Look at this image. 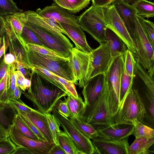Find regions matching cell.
Listing matches in <instances>:
<instances>
[{"label":"cell","mask_w":154,"mask_h":154,"mask_svg":"<svg viewBox=\"0 0 154 154\" xmlns=\"http://www.w3.org/2000/svg\"><path fill=\"white\" fill-rule=\"evenodd\" d=\"M58 81L64 87L67 91L76 99H78V94L74 84L71 81L66 80L57 75Z\"/></svg>","instance_id":"43"},{"label":"cell","mask_w":154,"mask_h":154,"mask_svg":"<svg viewBox=\"0 0 154 154\" xmlns=\"http://www.w3.org/2000/svg\"><path fill=\"white\" fill-rule=\"evenodd\" d=\"M132 123L134 125V128L131 135H133L135 138H154L153 128L145 125L137 119L133 121Z\"/></svg>","instance_id":"29"},{"label":"cell","mask_w":154,"mask_h":154,"mask_svg":"<svg viewBox=\"0 0 154 154\" xmlns=\"http://www.w3.org/2000/svg\"><path fill=\"white\" fill-rule=\"evenodd\" d=\"M2 40L1 38L0 39V48L2 47Z\"/></svg>","instance_id":"59"},{"label":"cell","mask_w":154,"mask_h":154,"mask_svg":"<svg viewBox=\"0 0 154 154\" xmlns=\"http://www.w3.org/2000/svg\"><path fill=\"white\" fill-rule=\"evenodd\" d=\"M22 93V89L19 87L17 86L13 92L11 98L16 100L20 99Z\"/></svg>","instance_id":"55"},{"label":"cell","mask_w":154,"mask_h":154,"mask_svg":"<svg viewBox=\"0 0 154 154\" xmlns=\"http://www.w3.org/2000/svg\"><path fill=\"white\" fill-rule=\"evenodd\" d=\"M17 146L8 137L0 142V154H13Z\"/></svg>","instance_id":"42"},{"label":"cell","mask_w":154,"mask_h":154,"mask_svg":"<svg viewBox=\"0 0 154 154\" xmlns=\"http://www.w3.org/2000/svg\"><path fill=\"white\" fill-rule=\"evenodd\" d=\"M18 40L24 48L27 64L31 69L32 66L33 65L41 66L66 80L72 82L74 84L78 85L74 78L70 60L57 61L50 59L29 49L22 37H20Z\"/></svg>","instance_id":"4"},{"label":"cell","mask_w":154,"mask_h":154,"mask_svg":"<svg viewBox=\"0 0 154 154\" xmlns=\"http://www.w3.org/2000/svg\"><path fill=\"white\" fill-rule=\"evenodd\" d=\"M119 104L112 88L105 79L102 89L92 104L85 105L78 116L96 130L112 125V119L117 112Z\"/></svg>","instance_id":"1"},{"label":"cell","mask_w":154,"mask_h":154,"mask_svg":"<svg viewBox=\"0 0 154 154\" xmlns=\"http://www.w3.org/2000/svg\"><path fill=\"white\" fill-rule=\"evenodd\" d=\"M131 88L137 94L143 103L146 115L142 123L153 128L154 126V80L139 63L134 65Z\"/></svg>","instance_id":"3"},{"label":"cell","mask_w":154,"mask_h":154,"mask_svg":"<svg viewBox=\"0 0 154 154\" xmlns=\"http://www.w3.org/2000/svg\"><path fill=\"white\" fill-rule=\"evenodd\" d=\"M103 9L107 27L112 30L123 41L132 54L135 53L136 49L133 41L114 6L111 4L103 7Z\"/></svg>","instance_id":"10"},{"label":"cell","mask_w":154,"mask_h":154,"mask_svg":"<svg viewBox=\"0 0 154 154\" xmlns=\"http://www.w3.org/2000/svg\"><path fill=\"white\" fill-rule=\"evenodd\" d=\"M3 59L6 65L12 64L16 61L15 57L11 53L5 55Z\"/></svg>","instance_id":"50"},{"label":"cell","mask_w":154,"mask_h":154,"mask_svg":"<svg viewBox=\"0 0 154 154\" xmlns=\"http://www.w3.org/2000/svg\"><path fill=\"white\" fill-rule=\"evenodd\" d=\"M90 54L79 51L73 48L70 56V62L76 81L79 88H83L86 82L87 72Z\"/></svg>","instance_id":"14"},{"label":"cell","mask_w":154,"mask_h":154,"mask_svg":"<svg viewBox=\"0 0 154 154\" xmlns=\"http://www.w3.org/2000/svg\"><path fill=\"white\" fill-rule=\"evenodd\" d=\"M38 36L45 47L66 58L69 57L73 45L64 35L57 36L27 23L22 22Z\"/></svg>","instance_id":"7"},{"label":"cell","mask_w":154,"mask_h":154,"mask_svg":"<svg viewBox=\"0 0 154 154\" xmlns=\"http://www.w3.org/2000/svg\"><path fill=\"white\" fill-rule=\"evenodd\" d=\"M7 66L4 59L0 62V81L4 77L7 72Z\"/></svg>","instance_id":"52"},{"label":"cell","mask_w":154,"mask_h":154,"mask_svg":"<svg viewBox=\"0 0 154 154\" xmlns=\"http://www.w3.org/2000/svg\"><path fill=\"white\" fill-rule=\"evenodd\" d=\"M3 17L9 23L16 33L20 35L21 34L24 25L17 17L13 14Z\"/></svg>","instance_id":"39"},{"label":"cell","mask_w":154,"mask_h":154,"mask_svg":"<svg viewBox=\"0 0 154 154\" xmlns=\"http://www.w3.org/2000/svg\"><path fill=\"white\" fill-rule=\"evenodd\" d=\"M123 56L125 69L128 74L130 76L132 77L134 65L136 62L132 53L128 49Z\"/></svg>","instance_id":"40"},{"label":"cell","mask_w":154,"mask_h":154,"mask_svg":"<svg viewBox=\"0 0 154 154\" xmlns=\"http://www.w3.org/2000/svg\"><path fill=\"white\" fill-rule=\"evenodd\" d=\"M136 17L141 24L152 44L154 46V24L153 22L138 15Z\"/></svg>","instance_id":"36"},{"label":"cell","mask_w":154,"mask_h":154,"mask_svg":"<svg viewBox=\"0 0 154 154\" xmlns=\"http://www.w3.org/2000/svg\"><path fill=\"white\" fill-rule=\"evenodd\" d=\"M32 71L36 72L48 80L50 82L59 87L68 95H72L69 93L63 85L59 81L57 75L51 72L44 68L35 65L32 66Z\"/></svg>","instance_id":"30"},{"label":"cell","mask_w":154,"mask_h":154,"mask_svg":"<svg viewBox=\"0 0 154 154\" xmlns=\"http://www.w3.org/2000/svg\"><path fill=\"white\" fill-rule=\"evenodd\" d=\"M46 115L50 129L52 133L54 143H58L57 140V134L60 130V125L54 115L51 113L45 114Z\"/></svg>","instance_id":"38"},{"label":"cell","mask_w":154,"mask_h":154,"mask_svg":"<svg viewBox=\"0 0 154 154\" xmlns=\"http://www.w3.org/2000/svg\"><path fill=\"white\" fill-rule=\"evenodd\" d=\"M8 131L9 138L16 146L24 147L32 154H48L54 144L48 141L29 138L20 133L14 124Z\"/></svg>","instance_id":"11"},{"label":"cell","mask_w":154,"mask_h":154,"mask_svg":"<svg viewBox=\"0 0 154 154\" xmlns=\"http://www.w3.org/2000/svg\"><path fill=\"white\" fill-rule=\"evenodd\" d=\"M58 23L67 33V36L74 43L77 49L85 53H91L93 49L88 44L83 30L80 26L62 23Z\"/></svg>","instance_id":"17"},{"label":"cell","mask_w":154,"mask_h":154,"mask_svg":"<svg viewBox=\"0 0 154 154\" xmlns=\"http://www.w3.org/2000/svg\"><path fill=\"white\" fill-rule=\"evenodd\" d=\"M146 113L144 106L140 98L131 87L112 119V125L132 124V122L135 119L143 123Z\"/></svg>","instance_id":"5"},{"label":"cell","mask_w":154,"mask_h":154,"mask_svg":"<svg viewBox=\"0 0 154 154\" xmlns=\"http://www.w3.org/2000/svg\"><path fill=\"white\" fill-rule=\"evenodd\" d=\"M14 125L19 131L25 136L31 139L39 140L36 135L21 120L18 113L14 120Z\"/></svg>","instance_id":"35"},{"label":"cell","mask_w":154,"mask_h":154,"mask_svg":"<svg viewBox=\"0 0 154 154\" xmlns=\"http://www.w3.org/2000/svg\"><path fill=\"white\" fill-rule=\"evenodd\" d=\"M133 124H117L97 129L98 136L108 140H119L132 134Z\"/></svg>","instance_id":"18"},{"label":"cell","mask_w":154,"mask_h":154,"mask_svg":"<svg viewBox=\"0 0 154 154\" xmlns=\"http://www.w3.org/2000/svg\"><path fill=\"white\" fill-rule=\"evenodd\" d=\"M36 12L41 16L50 18L57 23L80 26L79 17L69 13L54 3L43 8L37 9Z\"/></svg>","instance_id":"15"},{"label":"cell","mask_w":154,"mask_h":154,"mask_svg":"<svg viewBox=\"0 0 154 154\" xmlns=\"http://www.w3.org/2000/svg\"><path fill=\"white\" fill-rule=\"evenodd\" d=\"M22 22L31 24L52 34L64 36L67 34L58 23L50 18L42 16L36 11L29 10L14 14Z\"/></svg>","instance_id":"12"},{"label":"cell","mask_w":154,"mask_h":154,"mask_svg":"<svg viewBox=\"0 0 154 154\" xmlns=\"http://www.w3.org/2000/svg\"><path fill=\"white\" fill-rule=\"evenodd\" d=\"M111 4L114 6L128 32L134 29L137 12L134 7L121 0H114Z\"/></svg>","instance_id":"19"},{"label":"cell","mask_w":154,"mask_h":154,"mask_svg":"<svg viewBox=\"0 0 154 154\" xmlns=\"http://www.w3.org/2000/svg\"><path fill=\"white\" fill-rule=\"evenodd\" d=\"M1 80H0V82L1 81Z\"/></svg>","instance_id":"61"},{"label":"cell","mask_w":154,"mask_h":154,"mask_svg":"<svg viewBox=\"0 0 154 154\" xmlns=\"http://www.w3.org/2000/svg\"><path fill=\"white\" fill-rule=\"evenodd\" d=\"M128 137L119 140H108L99 137L92 139L94 154H128Z\"/></svg>","instance_id":"13"},{"label":"cell","mask_w":154,"mask_h":154,"mask_svg":"<svg viewBox=\"0 0 154 154\" xmlns=\"http://www.w3.org/2000/svg\"><path fill=\"white\" fill-rule=\"evenodd\" d=\"M17 112L21 120L36 135L39 140L48 141L39 130L26 116L19 111H17Z\"/></svg>","instance_id":"41"},{"label":"cell","mask_w":154,"mask_h":154,"mask_svg":"<svg viewBox=\"0 0 154 154\" xmlns=\"http://www.w3.org/2000/svg\"><path fill=\"white\" fill-rule=\"evenodd\" d=\"M105 74L96 75L85 83L82 91L85 105L92 104L97 99L104 84Z\"/></svg>","instance_id":"16"},{"label":"cell","mask_w":154,"mask_h":154,"mask_svg":"<svg viewBox=\"0 0 154 154\" xmlns=\"http://www.w3.org/2000/svg\"><path fill=\"white\" fill-rule=\"evenodd\" d=\"M7 87L8 94L10 99L17 87L16 85L17 75L15 72L16 69L15 63L7 65Z\"/></svg>","instance_id":"32"},{"label":"cell","mask_w":154,"mask_h":154,"mask_svg":"<svg viewBox=\"0 0 154 154\" xmlns=\"http://www.w3.org/2000/svg\"><path fill=\"white\" fill-rule=\"evenodd\" d=\"M23 84L25 89H28L31 85V81L30 80L25 78L23 80Z\"/></svg>","instance_id":"57"},{"label":"cell","mask_w":154,"mask_h":154,"mask_svg":"<svg viewBox=\"0 0 154 154\" xmlns=\"http://www.w3.org/2000/svg\"><path fill=\"white\" fill-rule=\"evenodd\" d=\"M17 113L9 102L0 101V124L8 130L14 124Z\"/></svg>","instance_id":"22"},{"label":"cell","mask_w":154,"mask_h":154,"mask_svg":"<svg viewBox=\"0 0 154 154\" xmlns=\"http://www.w3.org/2000/svg\"><path fill=\"white\" fill-rule=\"evenodd\" d=\"M64 100L67 103L69 110L73 116H78L84 111L85 104L81 97L79 96L76 99L72 95H68Z\"/></svg>","instance_id":"31"},{"label":"cell","mask_w":154,"mask_h":154,"mask_svg":"<svg viewBox=\"0 0 154 154\" xmlns=\"http://www.w3.org/2000/svg\"><path fill=\"white\" fill-rule=\"evenodd\" d=\"M23 12L12 0H0V16L3 17Z\"/></svg>","instance_id":"33"},{"label":"cell","mask_w":154,"mask_h":154,"mask_svg":"<svg viewBox=\"0 0 154 154\" xmlns=\"http://www.w3.org/2000/svg\"><path fill=\"white\" fill-rule=\"evenodd\" d=\"M112 59L107 42L100 44L97 48L93 49L90 54L86 75V82L96 75L101 73L105 74Z\"/></svg>","instance_id":"9"},{"label":"cell","mask_w":154,"mask_h":154,"mask_svg":"<svg viewBox=\"0 0 154 154\" xmlns=\"http://www.w3.org/2000/svg\"><path fill=\"white\" fill-rule=\"evenodd\" d=\"M20 35L26 43L44 47L36 35L25 25Z\"/></svg>","instance_id":"37"},{"label":"cell","mask_w":154,"mask_h":154,"mask_svg":"<svg viewBox=\"0 0 154 154\" xmlns=\"http://www.w3.org/2000/svg\"><path fill=\"white\" fill-rule=\"evenodd\" d=\"M69 119L77 129L87 137L92 139L98 137L97 130L78 116H73Z\"/></svg>","instance_id":"25"},{"label":"cell","mask_w":154,"mask_h":154,"mask_svg":"<svg viewBox=\"0 0 154 154\" xmlns=\"http://www.w3.org/2000/svg\"><path fill=\"white\" fill-rule=\"evenodd\" d=\"M54 108L69 119L73 116L69 110L67 103L65 100H62L61 99L59 100L55 104Z\"/></svg>","instance_id":"44"},{"label":"cell","mask_w":154,"mask_h":154,"mask_svg":"<svg viewBox=\"0 0 154 154\" xmlns=\"http://www.w3.org/2000/svg\"><path fill=\"white\" fill-rule=\"evenodd\" d=\"M18 111L20 112L26 116L39 130L48 141L54 143L47 117L45 113L34 109L27 112Z\"/></svg>","instance_id":"20"},{"label":"cell","mask_w":154,"mask_h":154,"mask_svg":"<svg viewBox=\"0 0 154 154\" xmlns=\"http://www.w3.org/2000/svg\"><path fill=\"white\" fill-rule=\"evenodd\" d=\"M5 33L4 19L3 17L0 16V34Z\"/></svg>","instance_id":"56"},{"label":"cell","mask_w":154,"mask_h":154,"mask_svg":"<svg viewBox=\"0 0 154 154\" xmlns=\"http://www.w3.org/2000/svg\"><path fill=\"white\" fill-rule=\"evenodd\" d=\"M136 9L137 14L147 18L154 16V4L146 0H134L131 3Z\"/></svg>","instance_id":"27"},{"label":"cell","mask_w":154,"mask_h":154,"mask_svg":"<svg viewBox=\"0 0 154 154\" xmlns=\"http://www.w3.org/2000/svg\"><path fill=\"white\" fill-rule=\"evenodd\" d=\"M114 0H91L92 5L103 7L111 5Z\"/></svg>","instance_id":"49"},{"label":"cell","mask_w":154,"mask_h":154,"mask_svg":"<svg viewBox=\"0 0 154 154\" xmlns=\"http://www.w3.org/2000/svg\"><path fill=\"white\" fill-rule=\"evenodd\" d=\"M7 72L0 82V101L7 103L8 102L9 98L7 87Z\"/></svg>","instance_id":"46"},{"label":"cell","mask_w":154,"mask_h":154,"mask_svg":"<svg viewBox=\"0 0 154 154\" xmlns=\"http://www.w3.org/2000/svg\"><path fill=\"white\" fill-rule=\"evenodd\" d=\"M31 84L27 92L22 90L25 97L31 101L38 110L51 113L59 100L66 93L39 74L32 71Z\"/></svg>","instance_id":"2"},{"label":"cell","mask_w":154,"mask_h":154,"mask_svg":"<svg viewBox=\"0 0 154 154\" xmlns=\"http://www.w3.org/2000/svg\"><path fill=\"white\" fill-rule=\"evenodd\" d=\"M78 20L82 29L100 44L106 42L107 26L104 20L103 7L92 5L79 16Z\"/></svg>","instance_id":"6"},{"label":"cell","mask_w":154,"mask_h":154,"mask_svg":"<svg viewBox=\"0 0 154 154\" xmlns=\"http://www.w3.org/2000/svg\"><path fill=\"white\" fill-rule=\"evenodd\" d=\"M9 103L17 111L27 112L31 111L33 109L26 105L20 99L17 100L11 98Z\"/></svg>","instance_id":"45"},{"label":"cell","mask_w":154,"mask_h":154,"mask_svg":"<svg viewBox=\"0 0 154 154\" xmlns=\"http://www.w3.org/2000/svg\"><path fill=\"white\" fill-rule=\"evenodd\" d=\"M52 112L64 130L72 140L78 149L84 154H93L94 149L92 141L82 134L72 123L69 119L55 108Z\"/></svg>","instance_id":"8"},{"label":"cell","mask_w":154,"mask_h":154,"mask_svg":"<svg viewBox=\"0 0 154 154\" xmlns=\"http://www.w3.org/2000/svg\"><path fill=\"white\" fill-rule=\"evenodd\" d=\"M154 143V138H135L132 143L128 148V154H148L149 149Z\"/></svg>","instance_id":"24"},{"label":"cell","mask_w":154,"mask_h":154,"mask_svg":"<svg viewBox=\"0 0 154 154\" xmlns=\"http://www.w3.org/2000/svg\"><path fill=\"white\" fill-rule=\"evenodd\" d=\"M15 68L16 69L20 71L23 74L25 77L27 79V77H29L28 74H29L31 76L32 74H30L29 73L26 72V70L21 64H20L18 62L16 61L15 62Z\"/></svg>","instance_id":"53"},{"label":"cell","mask_w":154,"mask_h":154,"mask_svg":"<svg viewBox=\"0 0 154 154\" xmlns=\"http://www.w3.org/2000/svg\"><path fill=\"white\" fill-rule=\"evenodd\" d=\"M9 135L8 130L0 124V142L7 139Z\"/></svg>","instance_id":"51"},{"label":"cell","mask_w":154,"mask_h":154,"mask_svg":"<svg viewBox=\"0 0 154 154\" xmlns=\"http://www.w3.org/2000/svg\"><path fill=\"white\" fill-rule=\"evenodd\" d=\"M0 35H0V39L1 38V37H0Z\"/></svg>","instance_id":"60"},{"label":"cell","mask_w":154,"mask_h":154,"mask_svg":"<svg viewBox=\"0 0 154 154\" xmlns=\"http://www.w3.org/2000/svg\"><path fill=\"white\" fill-rule=\"evenodd\" d=\"M26 46L29 49L50 59L57 61H65L70 60V57L68 58L62 57L54 51L45 47L26 43Z\"/></svg>","instance_id":"28"},{"label":"cell","mask_w":154,"mask_h":154,"mask_svg":"<svg viewBox=\"0 0 154 154\" xmlns=\"http://www.w3.org/2000/svg\"><path fill=\"white\" fill-rule=\"evenodd\" d=\"M48 154H66L64 150L58 144L54 143Z\"/></svg>","instance_id":"47"},{"label":"cell","mask_w":154,"mask_h":154,"mask_svg":"<svg viewBox=\"0 0 154 154\" xmlns=\"http://www.w3.org/2000/svg\"><path fill=\"white\" fill-rule=\"evenodd\" d=\"M132 77L126 71L125 67L122 75L120 86L119 106L126 94L131 87Z\"/></svg>","instance_id":"34"},{"label":"cell","mask_w":154,"mask_h":154,"mask_svg":"<svg viewBox=\"0 0 154 154\" xmlns=\"http://www.w3.org/2000/svg\"><path fill=\"white\" fill-rule=\"evenodd\" d=\"M32 154L26 148L23 147L17 146L16 150L13 153V154Z\"/></svg>","instance_id":"54"},{"label":"cell","mask_w":154,"mask_h":154,"mask_svg":"<svg viewBox=\"0 0 154 154\" xmlns=\"http://www.w3.org/2000/svg\"><path fill=\"white\" fill-rule=\"evenodd\" d=\"M17 75L16 78V85L17 86L19 87L22 90L25 91L23 84L24 79L25 78L22 73L19 70L15 71Z\"/></svg>","instance_id":"48"},{"label":"cell","mask_w":154,"mask_h":154,"mask_svg":"<svg viewBox=\"0 0 154 154\" xmlns=\"http://www.w3.org/2000/svg\"><path fill=\"white\" fill-rule=\"evenodd\" d=\"M57 140L66 154H84L78 149L72 140L64 131L60 130L57 134Z\"/></svg>","instance_id":"26"},{"label":"cell","mask_w":154,"mask_h":154,"mask_svg":"<svg viewBox=\"0 0 154 154\" xmlns=\"http://www.w3.org/2000/svg\"><path fill=\"white\" fill-rule=\"evenodd\" d=\"M106 36L112 57L123 55L128 49L123 41L112 30L107 27L106 29Z\"/></svg>","instance_id":"21"},{"label":"cell","mask_w":154,"mask_h":154,"mask_svg":"<svg viewBox=\"0 0 154 154\" xmlns=\"http://www.w3.org/2000/svg\"><path fill=\"white\" fill-rule=\"evenodd\" d=\"M123 1L124 2L128 4H130L134 0H121Z\"/></svg>","instance_id":"58"},{"label":"cell","mask_w":154,"mask_h":154,"mask_svg":"<svg viewBox=\"0 0 154 154\" xmlns=\"http://www.w3.org/2000/svg\"><path fill=\"white\" fill-rule=\"evenodd\" d=\"M54 3L69 13L74 14L87 7L90 0H52Z\"/></svg>","instance_id":"23"}]
</instances>
